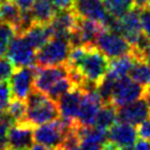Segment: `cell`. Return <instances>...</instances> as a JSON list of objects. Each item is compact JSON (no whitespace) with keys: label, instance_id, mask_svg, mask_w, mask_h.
Returning <instances> with one entry per match:
<instances>
[{"label":"cell","instance_id":"obj_1","mask_svg":"<svg viewBox=\"0 0 150 150\" xmlns=\"http://www.w3.org/2000/svg\"><path fill=\"white\" fill-rule=\"evenodd\" d=\"M109 69L108 57L95 47H88L84 56L74 67L75 72L82 81L81 87H97L106 76Z\"/></svg>","mask_w":150,"mask_h":150},{"label":"cell","instance_id":"obj_2","mask_svg":"<svg viewBox=\"0 0 150 150\" xmlns=\"http://www.w3.org/2000/svg\"><path fill=\"white\" fill-rule=\"evenodd\" d=\"M25 105L27 112L24 122H29L33 127L53 122L61 117L55 100L37 89L29 94L25 99Z\"/></svg>","mask_w":150,"mask_h":150},{"label":"cell","instance_id":"obj_3","mask_svg":"<svg viewBox=\"0 0 150 150\" xmlns=\"http://www.w3.org/2000/svg\"><path fill=\"white\" fill-rule=\"evenodd\" d=\"M69 39L53 37L44 45L38 50L35 54V64L39 67L66 64L71 51Z\"/></svg>","mask_w":150,"mask_h":150},{"label":"cell","instance_id":"obj_4","mask_svg":"<svg viewBox=\"0 0 150 150\" xmlns=\"http://www.w3.org/2000/svg\"><path fill=\"white\" fill-rule=\"evenodd\" d=\"M70 127L60 118L53 122L39 125L33 131L34 141L47 146L52 150H62Z\"/></svg>","mask_w":150,"mask_h":150},{"label":"cell","instance_id":"obj_5","mask_svg":"<svg viewBox=\"0 0 150 150\" xmlns=\"http://www.w3.org/2000/svg\"><path fill=\"white\" fill-rule=\"evenodd\" d=\"M94 47L103 52L108 59H116L134 53V47L130 43L117 31L109 28H105L99 33Z\"/></svg>","mask_w":150,"mask_h":150},{"label":"cell","instance_id":"obj_6","mask_svg":"<svg viewBox=\"0 0 150 150\" xmlns=\"http://www.w3.org/2000/svg\"><path fill=\"white\" fill-rule=\"evenodd\" d=\"M145 92L146 88L144 86L131 80L129 76H125L114 83L108 103L120 107L144 97Z\"/></svg>","mask_w":150,"mask_h":150},{"label":"cell","instance_id":"obj_7","mask_svg":"<svg viewBox=\"0 0 150 150\" xmlns=\"http://www.w3.org/2000/svg\"><path fill=\"white\" fill-rule=\"evenodd\" d=\"M83 94H84V88L76 86L73 89H71L70 92L64 94L57 100L60 116L62 120L69 126H79L77 117L80 112Z\"/></svg>","mask_w":150,"mask_h":150},{"label":"cell","instance_id":"obj_8","mask_svg":"<svg viewBox=\"0 0 150 150\" xmlns=\"http://www.w3.org/2000/svg\"><path fill=\"white\" fill-rule=\"evenodd\" d=\"M72 9L81 18L99 22L106 28H109L114 21V18L105 9L102 0H74Z\"/></svg>","mask_w":150,"mask_h":150},{"label":"cell","instance_id":"obj_9","mask_svg":"<svg viewBox=\"0 0 150 150\" xmlns=\"http://www.w3.org/2000/svg\"><path fill=\"white\" fill-rule=\"evenodd\" d=\"M35 50L22 34H16L7 50V57L16 67L31 66L35 64Z\"/></svg>","mask_w":150,"mask_h":150},{"label":"cell","instance_id":"obj_10","mask_svg":"<svg viewBox=\"0 0 150 150\" xmlns=\"http://www.w3.org/2000/svg\"><path fill=\"white\" fill-rule=\"evenodd\" d=\"M37 73V67L34 65L22 66L14 71L10 77L9 84L12 92V98L25 100L29 94L34 89V77Z\"/></svg>","mask_w":150,"mask_h":150},{"label":"cell","instance_id":"obj_11","mask_svg":"<svg viewBox=\"0 0 150 150\" xmlns=\"http://www.w3.org/2000/svg\"><path fill=\"white\" fill-rule=\"evenodd\" d=\"M103 104V99L96 87L84 88L80 112L77 117L79 126H93Z\"/></svg>","mask_w":150,"mask_h":150},{"label":"cell","instance_id":"obj_12","mask_svg":"<svg viewBox=\"0 0 150 150\" xmlns=\"http://www.w3.org/2000/svg\"><path fill=\"white\" fill-rule=\"evenodd\" d=\"M70 75V69L67 64L53 66H43L37 69L34 77V89L47 94L56 82Z\"/></svg>","mask_w":150,"mask_h":150},{"label":"cell","instance_id":"obj_13","mask_svg":"<svg viewBox=\"0 0 150 150\" xmlns=\"http://www.w3.org/2000/svg\"><path fill=\"white\" fill-rule=\"evenodd\" d=\"M34 127L27 122H14L8 129L7 147L13 150H29L34 142Z\"/></svg>","mask_w":150,"mask_h":150},{"label":"cell","instance_id":"obj_14","mask_svg":"<svg viewBox=\"0 0 150 150\" xmlns=\"http://www.w3.org/2000/svg\"><path fill=\"white\" fill-rule=\"evenodd\" d=\"M137 129L125 122H116L107 130V140L120 149H132L137 140Z\"/></svg>","mask_w":150,"mask_h":150},{"label":"cell","instance_id":"obj_15","mask_svg":"<svg viewBox=\"0 0 150 150\" xmlns=\"http://www.w3.org/2000/svg\"><path fill=\"white\" fill-rule=\"evenodd\" d=\"M79 145L75 150H102L107 141V131L95 126H79Z\"/></svg>","mask_w":150,"mask_h":150},{"label":"cell","instance_id":"obj_16","mask_svg":"<svg viewBox=\"0 0 150 150\" xmlns=\"http://www.w3.org/2000/svg\"><path fill=\"white\" fill-rule=\"evenodd\" d=\"M150 116L149 107L144 97L135 100L130 104H127L120 107H117L118 120L131 124L134 126L139 125L145 119Z\"/></svg>","mask_w":150,"mask_h":150},{"label":"cell","instance_id":"obj_17","mask_svg":"<svg viewBox=\"0 0 150 150\" xmlns=\"http://www.w3.org/2000/svg\"><path fill=\"white\" fill-rule=\"evenodd\" d=\"M79 16L72 9H57L54 18L50 22L53 37H62L69 39L72 31L76 28Z\"/></svg>","mask_w":150,"mask_h":150},{"label":"cell","instance_id":"obj_18","mask_svg":"<svg viewBox=\"0 0 150 150\" xmlns=\"http://www.w3.org/2000/svg\"><path fill=\"white\" fill-rule=\"evenodd\" d=\"M22 35L34 50H39L53 38V32L50 24L33 23L25 32L22 33Z\"/></svg>","mask_w":150,"mask_h":150},{"label":"cell","instance_id":"obj_19","mask_svg":"<svg viewBox=\"0 0 150 150\" xmlns=\"http://www.w3.org/2000/svg\"><path fill=\"white\" fill-rule=\"evenodd\" d=\"M30 11L34 23L49 24L53 20L57 9L51 0H34Z\"/></svg>","mask_w":150,"mask_h":150},{"label":"cell","instance_id":"obj_20","mask_svg":"<svg viewBox=\"0 0 150 150\" xmlns=\"http://www.w3.org/2000/svg\"><path fill=\"white\" fill-rule=\"evenodd\" d=\"M135 60H136V56L134 55V53L119 56L116 59H112V61L109 62V69H108L106 76L115 81L128 76Z\"/></svg>","mask_w":150,"mask_h":150},{"label":"cell","instance_id":"obj_21","mask_svg":"<svg viewBox=\"0 0 150 150\" xmlns=\"http://www.w3.org/2000/svg\"><path fill=\"white\" fill-rule=\"evenodd\" d=\"M1 20L6 23L12 25L18 33L21 22V9L16 2V0H6L0 6Z\"/></svg>","mask_w":150,"mask_h":150},{"label":"cell","instance_id":"obj_22","mask_svg":"<svg viewBox=\"0 0 150 150\" xmlns=\"http://www.w3.org/2000/svg\"><path fill=\"white\" fill-rule=\"evenodd\" d=\"M117 120V107L110 103H104L99 109L93 126L107 131Z\"/></svg>","mask_w":150,"mask_h":150},{"label":"cell","instance_id":"obj_23","mask_svg":"<svg viewBox=\"0 0 150 150\" xmlns=\"http://www.w3.org/2000/svg\"><path fill=\"white\" fill-rule=\"evenodd\" d=\"M128 76L145 88L150 86V65L144 60L137 59L131 66Z\"/></svg>","mask_w":150,"mask_h":150},{"label":"cell","instance_id":"obj_24","mask_svg":"<svg viewBox=\"0 0 150 150\" xmlns=\"http://www.w3.org/2000/svg\"><path fill=\"white\" fill-rule=\"evenodd\" d=\"M105 9L114 19H118L135 8L134 0H103Z\"/></svg>","mask_w":150,"mask_h":150},{"label":"cell","instance_id":"obj_25","mask_svg":"<svg viewBox=\"0 0 150 150\" xmlns=\"http://www.w3.org/2000/svg\"><path fill=\"white\" fill-rule=\"evenodd\" d=\"M25 112H27V105H25V100L18 98H12L10 102L8 108L6 109V115L11 119V122H24L25 118Z\"/></svg>","mask_w":150,"mask_h":150},{"label":"cell","instance_id":"obj_26","mask_svg":"<svg viewBox=\"0 0 150 150\" xmlns=\"http://www.w3.org/2000/svg\"><path fill=\"white\" fill-rule=\"evenodd\" d=\"M16 34L17 31L12 25L6 22L0 23V56H4L7 53L10 42Z\"/></svg>","mask_w":150,"mask_h":150},{"label":"cell","instance_id":"obj_27","mask_svg":"<svg viewBox=\"0 0 150 150\" xmlns=\"http://www.w3.org/2000/svg\"><path fill=\"white\" fill-rule=\"evenodd\" d=\"M12 99V92L8 82L0 83V112H5Z\"/></svg>","mask_w":150,"mask_h":150},{"label":"cell","instance_id":"obj_28","mask_svg":"<svg viewBox=\"0 0 150 150\" xmlns=\"http://www.w3.org/2000/svg\"><path fill=\"white\" fill-rule=\"evenodd\" d=\"M14 67L16 66L9 59L0 56V83L8 82V80H10L14 72Z\"/></svg>","mask_w":150,"mask_h":150},{"label":"cell","instance_id":"obj_29","mask_svg":"<svg viewBox=\"0 0 150 150\" xmlns=\"http://www.w3.org/2000/svg\"><path fill=\"white\" fill-rule=\"evenodd\" d=\"M139 18H140L141 30L145 37L150 41V7L139 8Z\"/></svg>","mask_w":150,"mask_h":150},{"label":"cell","instance_id":"obj_30","mask_svg":"<svg viewBox=\"0 0 150 150\" xmlns=\"http://www.w3.org/2000/svg\"><path fill=\"white\" fill-rule=\"evenodd\" d=\"M137 135L141 139L150 140V116L139 125H137Z\"/></svg>","mask_w":150,"mask_h":150},{"label":"cell","instance_id":"obj_31","mask_svg":"<svg viewBox=\"0 0 150 150\" xmlns=\"http://www.w3.org/2000/svg\"><path fill=\"white\" fill-rule=\"evenodd\" d=\"M56 9H71L73 7L74 0H51Z\"/></svg>","mask_w":150,"mask_h":150},{"label":"cell","instance_id":"obj_32","mask_svg":"<svg viewBox=\"0 0 150 150\" xmlns=\"http://www.w3.org/2000/svg\"><path fill=\"white\" fill-rule=\"evenodd\" d=\"M134 150H150V140L139 139L134 146Z\"/></svg>","mask_w":150,"mask_h":150},{"label":"cell","instance_id":"obj_33","mask_svg":"<svg viewBox=\"0 0 150 150\" xmlns=\"http://www.w3.org/2000/svg\"><path fill=\"white\" fill-rule=\"evenodd\" d=\"M34 0H16V2L18 4L21 10H29L32 6Z\"/></svg>","mask_w":150,"mask_h":150},{"label":"cell","instance_id":"obj_34","mask_svg":"<svg viewBox=\"0 0 150 150\" xmlns=\"http://www.w3.org/2000/svg\"><path fill=\"white\" fill-rule=\"evenodd\" d=\"M140 60H144V61H146L150 65V44L146 47L145 50H144L142 54H141Z\"/></svg>","mask_w":150,"mask_h":150},{"label":"cell","instance_id":"obj_35","mask_svg":"<svg viewBox=\"0 0 150 150\" xmlns=\"http://www.w3.org/2000/svg\"><path fill=\"white\" fill-rule=\"evenodd\" d=\"M102 150H122L118 146H116L115 144H112L110 141H106L103 146V149Z\"/></svg>","mask_w":150,"mask_h":150},{"label":"cell","instance_id":"obj_36","mask_svg":"<svg viewBox=\"0 0 150 150\" xmlns=\"http://www.w3.org/2000/svg\"><path fill=\"white\" fill-rule=\"evenodd\" d=\"M134 2H135V7L137 8H144L149 6L150 0H134Z\"/></svg>","mask_w":150,"mask_h":150},{"label":"cell","instance_id":"obj_37","mask_svg":"<svg viewBox=\"0 0 150 150\" xmlns=\"http://www.w3.org/2000/svg\"><path fill=\"white\" fill-rule=\"evenodd\" d=\"M29 150H52V149H50L49 147H47V146H43V145H41V144H34V145H32L31 146V148Z\"/></svg>","mask_w":150,"mask_h":150},{"label":"cell","instance_id":"obj_38","mask_svg":"<svg viewBox=\"0 0 150 150\" xmlns=\"http://www.w3.org/2000/svg\"><path fill=\"white\" fill-rule=\"evenodd\" d=\"M144 98L146 99V102H147V105H148V107H149V110H150V89H146L145 95H144Z\"/></svg>","mask_w":150,"mask_h":150},{"label":"cell","instance_id":"obj_39","mask_svg":"<svg viewBox=\"0 0 150 150\" xmlns=\"http://www.w3.org/2000/svg\"><path fill=\"white\" fill-rule=\"evenodd\" d=\"M2 150H13V149H11V148H9V147H6L5 149H2Z\"/></svg>","mask_w":150,"mask_h":150},{"label":"cell","instance_id":"obj_40","mask_svg":"<svg viewBox=\"0 0 150 150\" xmlns=\"http://www.w3.org/2000/svg\"><path fill=\"white\" fill-rule=\"evenodd\" d=\"M4 1H6V0H0V4H1V2H4Z\"/></svg>","mask_w":150,"mask_h":150},{"label":"cell","instance_id":"obj_41","mask_svg":"<svg viewBox=\"0 0 150 150\" xmlns=\"http://www.w3.org/2000/svg\"><path fill=\"white\" fill-rule=\"evenodd\" d=\"M0 22H1V13H0Z\"/></svg>","mask_w":150,"mask_h":150},{"label":"cell","instance_id":"obj_42","mask_svg":"<svg viewBox=\"0 0 150 150\" xmlns=\"http://www.w3.org/2000/svg\"><path fill=\"white\" fill-rule=\"evenodd\" d=\"M149 7H150V4H149Z\"/></svg>","mask_w":150,"mask_h":150}]
</instances>
